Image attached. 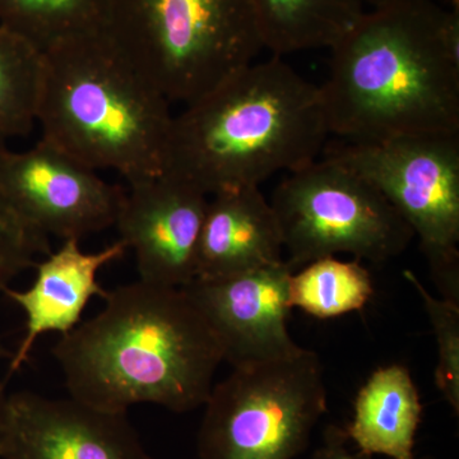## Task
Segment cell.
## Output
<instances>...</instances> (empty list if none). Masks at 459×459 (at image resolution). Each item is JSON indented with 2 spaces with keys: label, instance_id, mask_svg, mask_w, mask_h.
I'll use <instances>...</instances> for the list:
<instances>
[{
  "label": "cell",
  "instance_id": "6da1fadb",
  "mask_svg": "<svg viewBox=\"0 0 459 459\" xmlns=\"http://www.w3.org/2000/svg\"><path fill=\"white\" fill-rule=\"evenodd\" d=\"M329 50L319 86L329 134L350 143L459 134V4L394 0Z\"/></svg>",
  "mask_w": 459,
  "mask_h": 459
},
{
  "label": "cell",
  "instance_id": "7a4b0ae2",
  "mask_svg": "<svg viewBox=\"0 0 459 459\" xmlns=\"http://www.w3.org/2000/svg\"><path fill=\"white\" fill-rule=\"evenodd\" d=\"M102 299L98 316L54 344L69 397L111 412L135 404L177 413L204 407L223 358L189 296L138 280Z\"/></svg>",
  "mask_w": 459,
  "mask_h": 459
},
{
  "label": "cell",
  "instance_id": "3957f363",
  "mask_svg": "<svg viewBox=\"0 0 459 459\" xmlns=\"http://www.w3.org/2000/svg\"><path fill=\"white\" fill-rule=\"evenodd\" d=\"M328 135L319 86L273 56L174 115L164 172L207 197L261 186L316 161Z\"/></svg>",
  "mask_w": 459,
  "mask_h": 459
},
{
  "label": "cell",
  "instance_id": "277c9868",
  "mask_svg": "<svg viewBox=\"0 0 459 459\" xmlns=\"http://www.w3.org/2000/svg\"><path fill=\"white\" fill-rule=\"evenodd\" d=\"M171 104L108 40L89 36L42 54L41 140L133 184L164 172Z\"/></svg>",
  "mask_w": 459,
  "mask_h": 459
},
{
  "label": "cell",
  "instance_id": "5b68a950",
  "mask_svg": "<svg viewBox=\"0 0 459 459\" xmlns=\"http://www.w3.org/2000/svg\"><path fill=\"white\" fill-rule=\"evenodd\" d=\"M105 35L171 105L192 104L264 49L253 0H110Z\"/></svg>",
  "mask_w": 459,
  "mask_h": 459
},
{
  "label": "cell",
  "instance_id": "8992f818",
  "mask_svg": "<svg viewBox=\"0 0 459 459\" xmlns=\"http://www.w3.org/2000/svg\"><path fill=\"white\" fill-rule=\"evenodd\" d=\"M204 407L199 459H295L327 412L322 361L305 349L287 360L235 368Z\"/></svg>",
  "mask_w": 459,
  "mask_h": 459
},
{
  "label": "cell",
  "instance_id": "52a82bcc",
  "mask_svg": "<svg viewBox=\"0 0 459 459\" xmlns=\"http://www.w3.org/2000/svg\"><path fill=\"white\" fill-rule=\"evenodd\" d=\"M270 204L294 271L342 253L385 263L415 238L370 181L327 157L287 172Z\"/></svg>",
  "mask_w": 459,
  "mask_h": 459
},
{
  "label": "cell",
  "instance_id": "ba28073f",
  "mask_svg": "<svg viewBox=\"0 0 459 459\" xmlns=\"http://www.w3.org/2000/svg\"><path fill=\"white\" fill-rule=\"evenodd\" d=\"M325 157L358 172L419 238L444 300L459 305V134L340 142Z\"/></svg>",
  "mask_w": 459,
  "mask_h": 459
},
{
  "label": "cell",
  "instance_id": "9c48e42d",
  "mask_svg": "<svg viewBox=\"0 0 459 459\" xmlns=\"http://www.w3.org/2000/svg\"><path fill=\"white\" fill-rule=\"evenodd\" d=\"M0 189L27 221L63 241L113 228L126 195L41 138L21 152L0 148Z\"/></svg>",
  "mask_w": 459,
  "mask_h": 459
},
{
  "label": "cell",
  "instance_id": "30bf717a",
  "mask_svg": "<svg viewBox=\"0 0 459 459\" xmlns=\"http://www.w3.org/2000/svg\"><path fill=\"white\" fill-rule=\"evenodd\" d=\"M294 272L282 261L223 279H195L180 287L204 314L223 361L232 369L287 360L304 351L287 328Z\"/></svg>",
  "mask_w": 459,
  "mask_h": 459
},
{
  "label": "cell",
  "instance_id": "8fae6325",
  "mask_svg": "<svg viewBox=\"0 0 459 459\" xmlns=\"http://www.w3.org/2000/svg\"><path fill=\"white\" fill-rule=\"evenodd\" d=\"M207 204L204 193L166 172L128 184L114 226L140 281L180 289L195 279Z\"/></svg>",
  "mask_w": 459,
  "mask_h": 459
},
{
  "label": "cell",
  "instance_id": "7c38bea8",
  "mask_svg": "<svg viewBox=\"0 0 459 459\" xmlns=\"http://www.w3.org/2000/svg\"><path fill=\"white\" fill-rule=\"evenodd\" d=\"M0 459H156L126 412L35 392L9 394Z\"/></svg>",
  "mask_w": 459,
  "mask_h": 459
},
{
  "label": "cell",
  "instance_id": "4fadbf2b",
  "mask_svg": "<svg viewBox=\"0 0 459 459\" xmlns=\"http://www.w3.org/2000/svg\"><path fill=\"white\" fill-rule=\"evenodd\" d=\"M126 250L117 240L99 252L87 253L80 240H65L59 249L36 263L35 280L29 289L18 291L9 287L3 291L26 316L25 336L9 359V376L22 369L39 338L48 333L65 336L80 325L91 299L107 295L99 272L122 258Z\"/></svg>",
  "mask_w": 459,
  "mask_h": 459
},
{
  "label": "cell",
  "instance_id": "5bb4252c",
  "mask_svg": "<svg viewBox=\"0 0 459 459\" xmlns=\"http://www.w3.org/2000/svg\"><path fill=\"white\" fill-rule=\"evenodd\" d=\"M282 261L279 221L259 186L211 195L199 237L195 279H223Z\"/></svg>",
  "mask_w": 459,
  "mask_h": 459
},
{
  "label": "cell",
  "instance_id": "9a60e30c",
  "mask_svg": "<svg viewBox=\"0 0 459 459\" xmlns=\"http://www.w3.org/2000/svg\"><path fill=\"white\" fill-rule=\"evenodd\" d=\"M422 416L418 386L400 364L382 367L361 386L346 430L359 451L391 459H418L416 433Z\"/></svg>",
  "mask_w": 459,
  "mask_h": 459
},
{
  "label": "cell",
  "instance_id": "2e32d148",
  "mask_svg": "<svg viewBox=\"0 0 459 459\" xmlns=\"http://www.w3.org/2000/svg\"><path fill=\"white\" fill-rule=\"evenodd\" d=\"M263 47L276 56L331 49L365 14L361 0H253Z\"/></svg>",
  "mask_w": 459,
  "mask_h": 459
},
{
  "label": "cell",
  "instance_id": "e0dca14e",
  "mask_svg": "<svg viewBox=\"0 0 459 459\" xmlns=\"http://www.w3.org/2000/svg\"><path fill=\"white\" fill-rule=\"evenodd\" d=\"M110 0H0V26L40 53L105 33Z\"/></svg>",
  "mask_w": 459,
  "mask_h": 459
},
{
  "label": "cell",
  "instance_id": "ac0fdd59",
  "mask_svg": "<svg viewBox=\"0 0 459 459\" xmlns=\"http://www.w3.org/2000/svg\"><path fill=\"white\" fill-rule=\"evenodd\" d=\"M360 259H316L289 281V304L307 316L332 319L364 309L374 295L369 270Z\"/></svg>",
  "mask_w": 459,
  "mask_h": 459
},
{
  "label": "cell",
  "instance_id": "d6986e66",
  "mask_svg": "<svg viewBox=\"0 0 459 459\" xmlns=\"http://www.w3.org/2000/svg\"><path fill=\"white\" fill-rule=\"evenodd\" d=\"M42 53L0 26V138L26 137L38 120Z\"/></svg>",
  "mask_w": 459,
  "mask_h": 459
},
{
  "label": "cell",
  "instance_id": "ffe728a7",
  "mask_svg": "<svg viewBox=\"0 0 459 459\" xmlns=\"http://www.w3.org/2000/svg\"><path fill=\"white\" fill-rule=\"evenodd\" d=\"M404 277L418 291L425 312L433 328L437 346V364L435 369V385L444 400L459 413V305L435 298L422 286L413 272H404Z\"/></svg>",
  "mask_w": 459,
  "mask_h": 459
},
{
  "label": "cell",
  "instance_id": "44dd1931",
  "mask_svg": "<svg viewBox=\"0 0 459 459\" xmlns=\"http://www.w3.org/2000/svg\"><path fill=\"white\" fill-rule=\"evenodd\" d=\"M7 141L0 138V148ZM50 252L49 237L27 221L0 189V292L35 267L39 255Z\"/></svg>",
  "mask_w": 459,
  "mask_h": 459
},
{
  "label": "cell",
  "instance_id": "7402d4cb",
  "mask_svg": "<svg viewBox=\"0 0 459 459\" xmlns=\"http://www.w3.org/2000/svg\"><path fill=\"white\" fill-rule=\"evenodd\" d=\"M346 430L336 425H329L323 435L322 446L314 452L312 459H371L373 455L358 451L352 452L347 446Z\"/></svg>",
  "mask_w": 459,
  "mask_h": 459
},
{
  "label": "cell",
  "instance_id": "603a6c76",
  "mask_svg": "<svg viewBox=\"0 0 459 459\" xmlns=\"http://www.w3.org/2000/svg\"><path fill=\"white\" fill-rule=\"evenodd\" d=\"M8 397L9 394L4 383L0 382V446H2L5 418H7Z\"/></svg>",
  "mask_w": 459,
  "mask_h": 459
},
{
  "label": "cell",
  "instance_id": "cb8c5ba5",
  "mask_svg": "<svg viewBox=\"0 0 459 459\" xmlns=\"http://www.w3.org/2000/svg\"><path fill=\"white\" fill-rule=\"evenodd\" d=\"M11 358L12 352L5 346L4 340H3L2 334H0V360H5V359L9 360Z\"/></svg>",
  "mask_w": 459,
  "mask_h": 459
},
{
  "label": "cell",
  "instance_id": "d4e9b609",
  "mask_svg": "<svg viewBox=\"0 0 459 459\" xmlns=\"http://www.w3.org/2000/svg\"><path fill=\"white\" fill-rule=\"evenodd\" d=\"M365 5H370L371 8L382 7V5L388 4L394 0H361Z\"/></svg>",
  "mask_w": 459,
  "mask_h": 459
},
{
  "label": "cell",
  "instance_id": "484cf974",
  "mask_svg": "<svg viewBox=\"0 0 459 459\" xmlns=\"http://www.w3.org/2000/svg\"><path fill=\"white\" fill-rule=\"evenodd\" d=\"M452 5L459 4V0H451Z\"/></svg>",
  "mask_w": 459,
  "mask_h": 459
}]
</instances>
